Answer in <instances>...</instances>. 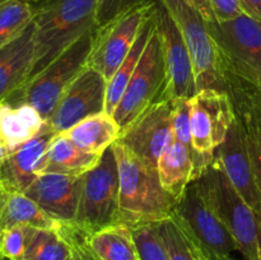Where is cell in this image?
Returning <instances> with one entry per match:
<instances>
[{"label":"cell","instance_id":"cell-1","mask_svg":"<svg viewBox=\"0 0 261 260\" xmlns=\"http://www.w3.org/2000/svg\"><path fill=\"white\" fill-rule=\"evenodd\" d=\"M206 23L218 46L222 87L234 115L261 125V22L244 13Z\"/></svg>","mask_w":261,"mask_h":260},{"label":"cell","instance_id":"cell-2","mask_svg":"<svg viewBox=\"0 0 261 260\" xmlns=\"http://www.w3.org/2000/svg\"><path fill=\"white\" fill-rule=\"evenodd\" d=\"M35 7L36 54L30 79L98 27L96 0H35Z\"/></svg>","mask_w":261,"mask_h":260},{"label":"cell","instance_id":"cell-3","mask_svg":"<svg viewBox=\"0 0 261 260\" xmlns=\"http://www.w3.org/2000/svg\"><path fill=\"white\" fill-rule=\"evenodd\" d=\"M119 166L120 218L130 227L158 223L173 216L176 199L161 184L158 172L148 167L124 144H112Z\"/></svg>","mask_w":261,"mask_h":260},{"label":"cell","instance_id":"cell-4","mask_svg":"<svg viewBox=\"0 0 261 260\" xmlns=\"http://www.w3.org/2000/svg\"><path fill=\"white\" fill-rule=\"evenodd\" d=\"M195 181L236 241L237 251L246 260H261L257 214L229 181L217 155Z\"/></svg>","mask_w":261,"mask_h":260},{"label":"cell","instance_id":"cell-5","mask_svg":"<svg viewBox=\"0 0 261 260\" xmlns=\"http://www.w3.org/2000/svg\"><path fill=\"white\" fill-rule=\"evenodd\" d=\"M97 28L87 32L69 46L53 63L30 79L5 102L10 105H31L47 121L64 93L86 69Z\"/></svg>","mask_w":261,"mask_h":260},{"label":"cell","instance_id":"cell-6","mask_svg":"<svg viewBox=\"0 0 261 260\" xmlns=\"http://www.w3.org/2000/svg\"><path fill=\"white\" fill-rule=\"evenodd\" d=\"M163 101H171L168 71L155 22L139 64L112 116L120 129L124 130L149 107Z\"/></svg>","mask_w":261,"mask_h":260},{"label":"cell","instance_id":"cell-7","mask_svg":"<svg viewBox=\"0 0 261 260\" xmlns=\"http://www.w3.org/2000/svg\"><path fill=\"white\" fill-rule=\"evenodd\" d=\"M117 223H121L119 166L111 145L96 167L84 173L78 214L71 226L91 235Z\"/></svg>","mask_w":261,"mask_h":260},{"label":"cell","instance_id":"cell-8","mask_svg":"<svg viewBox=\"0 0 261 260\" xmlns=\"http://www.w3.org/2000/svg\"><path fill=\"white\" fill-rule=\"evenodd\" d=\"M234 117L226 92L205 88L190 98L191 143L195 153L194 181L213 162L216 150L226 139Z\"/></svg>","mask_w":261,"mask_h":260},{"label":"cell","instance_id":"cell-9","mask_svg":"<svg viewBox=\"0 0 261 260\" xmlns=\"http://www.w3.org/2000/svg\"><path fill=\"white\" fill-rule=\"evenodd\" d=\"M172 17L186 43L194 68L196 91L205 88L223 91L219 54L208 23L186 0H158Z\"/></svg>","mask_w":261,"mask_h":260},{"label":"cell","instance_id":"cell-10","mask_svg":"<svg viewBox=\"0 0 261 260\" xmlns=\"http://www.w3.org/2000/svg\"><path fill=\"white\" fill-rule=\"evenodd\" d=\"M173 217L198 240L212 260H226L237 250L236 241L196 181H193L176 200Z\"/></svg>","mask_w":261,"mask_h":260},{"label":"cell","instance_id":"cell-11","mask_svg":"<svg viewBox=\"0 0 261 260\" xmlns=\"http://www.w3.org/2000/svg\"><path fill=\"white\" fill-rule=\"evenodd\" d=\"M155 5L157 0H152L97 28L87 65L101 73L107 82L111 81L129 55L145 20L154 12Z\"/></svg>","mask_w":261,"mask_h":260},{"label":"cell","instance_id":"cell-12","mask_svg":"<svg viewBox=\"0 0 261 260\" xmlns=\"http://www.w3.org/2000/svg\"><path fill=\"white\" fill-rule=\"evenodd\" d=\"M119 140L148 167L157 171L158 160L175 142L172 130V103L158 102L121 130Z\"/></svg>","mask_w":261,"mask_h":260},{"label":"cell","instance_id":"cell-13","mask_svg":"<svg viewBox=\"0 0 261 260\" xmlns=\"http://www.w3.org/2000/svg\"><path fill=\"white\" fill-rule=\"evenodd\" d=\"M107 83L101 73L87 65L46 121L53 132L60 134L87 117L105 112Z\"/></svg>","mask_w":261,"mask_h":260},{"label":"cell","instance_id":"cell-14","mask_svg":"<svg viewBox=\"0 0 261 260\" xmlns=\"http://www.w3.org/2000/svg\"><path fill=\"white\" fill-rule=\"evenodd\" d=\"M84 175L42 173L23 194L60 224H73L81 203Z\"/></svg>","mask_w":261,"mask_h":260},{"label":"cell","instance_id":"cell-15","mask_svg":"<svg viewBox=\"0 0 261 260\" xmlns=\"http://www.w3.org/2000/svg\"><path fill=\"white\" fill-rule=\"evenodd\" d=\"M155 22L162 38L167 64L168 91L171 101L175 98H191L198 91L190 54L175 20L158 0Z\"/></svg>","mask_w":261,"mask_h":260},{"label":"cell","instance_id":"cell-16","mask_svg":"<svg viewBox=\"0 0 261 260\" xmlns=\"http://www.w3.org/2000/svg\"><path fill=\"white\" fill-rule=\"evenodd\" d=\"M229 181L250 206L259 213L261 209V191L257 186L251 161L245 143L244 130L234 117L226 139L216 150Z\"/></svg>","mask_w":261,"mask_h":260},{"label":"cell","instance_id":"cell-17","mask_svg":"<svg viewBox=\"0 0 261 260\" xmlns=\"http://www.w3.org/2000/svg\"><path fill=\"white\" fill-rule=\"evenodd\" d=\"M48 124L33 139L9 153L0 165V188L5 193H24L40 176L43 155L55 137Z\"/></svg>","mask_w":261,"mask_h":260},{"label":"cell","instance_id":"cell-18","mask_svg":"<svg viewBox=\"0 0 261 260\" xmlns=\"http://www.w3.org/2000/svg\"><path fill=\"white\" fill-rule=\"evenodd\" d=\"M35 23L0 48V103L19 91L30 79L35 64Z\"/></svg>","mask_w":261,"mask_h":260},{"label":"cell","instance_id":"cell-19","mask_svg":"<svg viewBox=\"0 0 261 260\" xmlns=\"http://www.w3.org/2000/svg\"><path fill=\"white\" fill-rule=\"evenodd\" d=\"M46 120L28 103H0V139L8 154L40 134Z\"/></svg>","mask_w":261,"mask_h":260},{"label":"cell","instance_id":"cell-20","mask_svg":"<svg viewBox=\"0 0 261 260\" xmlns=\"http://www.w3.org/2000/svg\"><path fill=\"white\" fill-rule=\"evenodd\" d=\"M101 155L86 152L74 144L64 134H56L43 155L40 175L42 173L84 175L96 167L101 160Z\"/></svg>","mask_w":261,"mask_h":260},{"label":"cell","instance_id":"cell-21","mask_svg":"<svg viewBox=\"0 0 261 260\" xmlns=\"http://www.w3.org/2000/svg\"><path fill=\"white\" fill-rule=\"evenodd\" d=\"M121 129L112 115L107 112L93 115L60 133L86 152L99 154L109 149L120 137Z\"/></svg>","mask_w":261,"mask_h":260},{"label":"cell","instance_id":"cell-22","mask_svg":"<svg viewBox=\"0 0 261 260\" xmlns=\"http://www.w3.org/2000/svg\"><path fill=\"white\" fill-rule=\"evenodd\" d=\"M157 172L165 190L178 200L194 181V160L190 149L175 140L158 160Z\"/></svg>","mask_w":261,"mask_h":260},{"label":"cell","instance_id":"cell-23","mask_svg":"<svg viewBox=\"0 0 261 260\" xmlns=\"http://www.w3.org/2000/svg\"><path fill=\"white\" fill-rule=\"evenodd\" d=\"M84 237L101 260H140L132 227L127 224H114Z\"/></svg>","mask_w":261,"mask_h":260},{"label":"cell","instance_id":"cell-24","mask_svg":"<svg viewBox=\"0 0 261 260\" xmlns=\"http://www.w3.org/2000/svg\"><path fill=\"white\" fill-rule=\"evenodd\" d=\"M155 9H157V5H155ZM155 9L152 13V15L145 20L144 24H143L139 36H138L137 41L133 45L129 55L126 56L124 63L117 69V71L114 74L111 81L107 83L106 109H105V112H107L109 115H114L115 110H116L117 105L121 101L122 96L125 93V89H126L127 84H129L138 64H139L140 58H142L143 53H144V48L147 46L150 33H152L155 24Z\"/></svg>","mask_w":261,"mask_h":260},{"label":"cell","instance_id":"cell-25","mask_svg":"<svg viewBox=\"0 0 261 260\" xmlns=\"http://www.w3.org/2000/svg\"><path fill=\"white\" fill-rule=\"evenodd\" d=\"M18 224L35 228H59L61 226L25 194L7 193L0 216V231Z\"/></svg>","mask_w":261,"mask_h":260},{"label":"cell","instance_id":"cell-26","mask_svg":"<svg viewBox=\"0 0 261 260\" xmlns=\"http://www.w3.org/2000/svg\"><path fill=\"white\" fill-rule=\"evenodd\" d=\"M73 254V245L63 233L60 227L31 228L25 260H68Z\"/></svg>","mask_w":261,"mask_h":260},{"label":"cell","instance_id":"cell-27","mask_svg":"<svg viewBox=\"0 0 261 260\" xmlns=\"http://www.w3.org/2000/svg\"><path fill=\"white\" fill-rule=\"evenodd\" d=\"M36 14L35 0H7L0 4V48L17 38Z\"/></svg>","mask_w":261,"mask_h":260},{"label":"cell","instance_id":"cell-28","mask_svg":"<svg viewBox=\"0 0 261 260\" xmlns=\"http://www.w3.org/2000/svg\"><path fill=\"white\" fill-rule=\"evenodd\" d=\"M140 260H171L157 223L132 227Z\"/></svg>","mask_w":261,"mask_h":260},{"label":"cell","instance_id":"cell-29","mask_svg":"<svg viewBox=\"0 0 261 260\" xmlns=\"http://www.w3.org/2000/svg\"><path fill=\"white\" fill-rule=\"evenodd\" d=\"M157 226L167 247L171 260H195L188 244V240L175 217L172 216L158 222Z\"/></svg>","mask_w":261,"mask_h":260},{"label":"cell","instance_id":"cell-30","mask_svg":"<svg viewBox=\"0 0 261 260\" xmlns=\"http://www.w3.org/2000/svg\"><path fill=\"white\" fill-rule=\"evenodd\" d=\"M31 228L18 224L0 231V260H25Z\"/></svg>","mask_w":261,"mask_h":260},{"label":"cell","instance_id":"cell-31","mask_svg":"<svg viewBox=\"0 0 261 260\" xmlns=\"http://www.w3.org/2000/svg\"><path fill=\"white\" fill-rule=\"evenodd\" d=\"M172 103V130L176 142L189 148L195 161V153L191 143L190 127V98H175Z\"/></svg>","mask_w":261,"mask_h":260},{"label":"cell","instance_id":"cell-32","mask_svg":"<svg viewBox=\"0 0 261 260\" xmlns=\"http://www.w3.org/2000/svg\"><path fill=\"white\" fill-rule=\"evenodd\" d=\"M195 8L205 20L226 22L244 14L240 0H196Z\"/></svg>","mask_w":261,"mask_h":260},{"label":"cell","instance_id":"cell-33","mask_svg":"<svg viewBox=\"0 0 261 260\" xmlns=\"http://www.w3.org/2000/svg\"><path fill=\"white\" fill-rule=\"evenodd\" d=\"M239 121L244 130L247 152H249L257 186L261 191V125L250 120H239Z\"/></svg>","mask_w":261,"mask_h":260},{"label":"cell","instance_id":"cell-34","mask_svg":"<svg viewBox=\"0 0 261 260\" xmlns=\"http://www.w3.org/2000/svg\"><path fill=\"white\" fill-rule=\"evenodd\" d=\"M97 24L103 27L111 20L125 14L134 8L152 2V0H96Z\"/></svg>","mask_w":261,"mask_h":260},{"label":"cell","instance_id":"cell-35","mask_svg":"<svg viewBox=\"0 0 261 260\" xmlns=\"http://www.w3.org/2000/svg\"><path fill=\"white\" fill-rule=\"evenodd\" d=\"M60 229L66 235V236L69 237V239L71 240V241L74 242V244L76 245V247L81 250V252H82V255L84 256V259L86 260H101L96 254H94L93 251H92L91 249H89V246L87 245V242H86V237H84L83 232H81L78 228H75L74 226H71V224H61Z\"/></svg>","mask_w":261,"mask_h":260},{"label":"cell","instance_id":"cell-36","mask_svg":"<svg viewBox=\"0 0 261 260\" xmlns=\"http://www.w3.org/2000/svg\"><path fill=\"white\" fill-rule=\"evenodd\" d=\"M177 223H178V222H177ZM178 226H180V223H178ZM181 229H182L184 235H185L186 240H188V244H189V246H190V250H191V252H193L195 260H212L211 257H209V255L206 254L205 251H204L203 246L199 244L198 240H196L195 237L193 236V235L189 233V232L186 231L185 228H182V227H181Z\"/></svg>","mask_w":261,"mask_h":260},{"label":"cell","instance_id":"cell-37","mask_svg":"<svg viewBox=\"0 0 261 260\" xmlns=\"http://www.w3.org/2000/svg\"><path fill=\"white\" fill-rule=\"evenodd\" d=\"M245 14L261 22V0H240Z\"/></svg>","mask_w":261,"mask_h":260},{"label":"cell","instance_id":"cell-38","mask_svg":"<svg viewBox=\"0 0 261 260\" xmlns=\"http://www.w3.org/2000/svg\"><path fill=\"white\" fill-rule=\"evenodd\" d=\"M63 233H64V232H63ZM64 235H65V233H64ZM65 236H66V235H65ZM66 237H68V236H66ZM68 239H69V237H68ZM69 241H70V242H71V245H73V247H74V254H73V256L69 257L68 260H86V259H84L83 255H82L81 250H79L78 247H76V245L74 244V242L71 241L70 239H69Z\"/></svg>","mask_w":261,"mask_h":260},{"label":"cell","instance_id":"cell-39","mask_svg":"<svg viewBox=\"0 0 261 260\" xmlns=\"http://www.w3.org/2000/svg\"><path fill=\"white\" fill-rule=\"evenodd\" d=\"M8 155V150L5 149L4 144H3L2 139H0V165H2V162L4 161V158Z\"/></svg>","mask_w":261,"mask_h":260},{"label":"cell","instance_id":"cell-40","mask_svg":"<svg viewBox=\"0 0 261 260\" xmlns=\"http://www.w3.org/2000/svg\"><path fill=\"white\" fill-rule=\"evenodd\" d=\"M5 191L0 188V216H2V211H3V205H4V200H5Z\"/></svg>","mask_w":261,"mask_h":260},{"label":"cell","instance_id":"cell-41","mask_svg":"<svg viewBox=\"0 0 261 260\" xmlns=\"http://www.w3.org/2000/svg\"><path fill=\"white\" fill-rule=\"evenodd\" d=\"M257 222H259V241H260V250H261V209L257 213Z\"/></svg>","mask_w":261,"mask_h":260},{"label":"cell","instance_id":"cell-42","mask_svg":"<svg viewBox=\"0 0 261 260\" xmlns=\"http://www.w3.org/2000/svg\"><path fill=\"white\" fill-rule=\"evenodd\" d=\"M226 260H246V259H236V257H233V256H232V255H231V256L227 257Z\"/></svg>","mask_w":261,"mask_h":260},{"label":"cell","instance_id":"cell-43","mask_svg":"<svg viewBox=\"0 0 261 260\" xmlns=\"http://www.w3.org/2000/svg\"><path fill=\"white\" fill-rule=\"evenodd\" d=\"M186 2L190 3L191 5H194V7H195V2H196V0H186Z\"/></svg>","mask_w":261,"mask_h":260},{"label":"cell","instance_id":"cell-44","mask_svg":"<svg viewBox=\"0 0 261 260\" xmlns=\"http://www.w3.org/2000/svg\"><path fill=\"white\" fill-rule=\"evenodd\" d=\"M7 2V0H0V4H3V3H5Z\"/></svg>","mask_w":261,"mask_h":260}]
</instances>
